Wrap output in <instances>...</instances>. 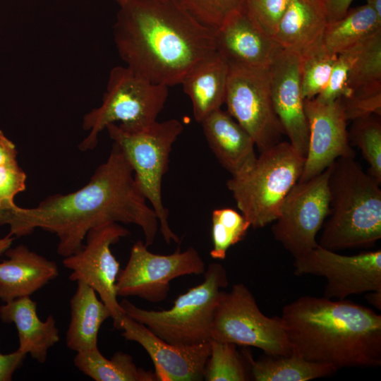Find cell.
Returning a JSON list of instances; mask_svg holds the SVG:
<instances>
[{"label":"cell","instance_id":"6da1fadb","mask_svg":"<svg viewBox=\"0 0 381 381\" xmlns=\"http://www.w3.org/2000/svg\"><path fill=\"white\" fill-rule=\"evenodd\" d=\"M146 201L123 150L113 143L107 161L83 188L50 195L35 207L16 205L1 211L0 225H9V234L17 237L30 234L36 228L54 233L59 238L57 253L64 258L82 249L90 229L111 222L140 226L148 247L155 241L159 223Z\"/></svg>","mask_w":381,"mask_h":381},{"label":"cell","instance_id":"7a4b0ae2","mask_svg":"<svg viewBox=\"0 0 381 381\" xmlns=\"http://www.w3.org/2000/svg\"><path fill=\"white\" fill-rule=\"evenodd\" d=\"M215 32L175 0L126 3L113 27L116 49L126 66L167 87L181 84L197 64L217 52Z\"/></svg>","mask_w":381,"mask_h":381},{"label":"cell","instance_id":"3957f363","mask_svg":"<svg viewBox=\"0 0 381 381\" xmlns=\"http://www.w3.org/2000/svg\"><path fill=\"white\" fill-rule=\"evenodd\" d=\"M292 353L343 368L381 365V315L349 300L303 296L280 316Z\"/></svg>","mask_w":381,"mask_h":381},{"label":"cell","instance_id":"277c9868","mask_svg":"<svg viewBox=\"0 0 381 381\" xmlns=\"http://www.w3.org/2000/svg\"><path fill=\"white\" fill-rule=\"evenodd\" d=\"M380 185L355 157H339L329 166V207L320 247L337 251L371 246L380 239Z\"/></svg>","mask_w":381,"mask_h":381},{"label":"cell","instance_id":"5b68a950","mask_svg":"<svg viewBox=\"0 0 381 381\" xmlns=\"http://www.w3.org/2000/svg\"><path fill=\"white\" fill-rule=\"evenodd\" d=\"M204 281L179 296L168 310H145L126 299L120 305L125 315L145 325L170 344L188 346L208 342L217 307L229 281L225 268L211 263Z\"/></svg>","mask_w":381,"mask_h":381},{"label":"cell","instance_id":"8992f818","mask_svg":"<svg viewBox=\"0 0 381 381\" xmlns=\"http://www.w3.org/2000/svg\"><path fill=\"white\" fill-rule=\"evenodd\" d=\"M260 153L248 171L231 176L226 183L241 213L254 229L276 220L284 198L302 174L305 162L286 141Z\"/></svg>","mask_w":381,"mask_h":381},{"label":"cell","instance_id":"52a82bcc","mask_svg":"<svg viewBox=\"0 0 381 381\" xmlns=\"http://www.w3.org/2000/svg\"><path fill=\"white\" fill-rule=\"evenodd\" d=\"M169 95V87L154 84L127 66L109 72L106 91L99 107L83 118L88 135L79 144L82 151L94 149L98 135L109 123L129 132L145 129L155 123Z\"/></svg>","mask_w":381,"mask_h":381},{"label":"cell","instance_id":"ba28073f","mask_svg":"<svg viewBox=\"0 0 381 381\" xmlns=\"http://www.w3.org/2000/svg\"><path fill=\"white\" fill-rule=\"evenodd\" d=\"M105 128L130 163L139 189L157 216L164 241L167 243H179L180 238L170 228L169 211L163 204L162 182L169 169L172 146L183 131V124L178 119H171L157 121L148 128L135 132L124 131L116 123H109Z\"/></svg>","mask_w":381,"mask_h":381},{"label":"cell","instance_id":"9c48e42d","mask_svg":"<svg viewBox=\"0 0 381 381\" xmlns=\"http://www.w3.org/2000/svg\"><path fill=\"white\" fill-rule=\"evenodd\" d=\"M212 339L256 347L267 356L292 353L280 317L264 315L242 283L234 284L229 292L223 291L214 316Z\"/></svg>","mask_w":381,"mask_h":381},{"label":"cell","instance_id":"30bf717a","mask_svg":"<svg viewBox=\"0 0 381 381\" xmlns=\"http://www.w3.org/2000/svg\"><path fill=\"white\" fill-rule=\"evenodd\" d=\"M224 103L260 152L279 143L285 134L272 103L270 67L229 63Z\"/></svg>","mask_w":381,"mask_h":381},{"label":"cell","instance_id":"8fae6325","mask_svg":"<svg viewBox=\"0 0 381 381\" xmlns=\"http://www.w3.org/2000/svg\"><path fill=\"white\" fill-rule=\"evenodd\" d=\"M329 167L320 174L298 181L284 198L272 231L294 258L318 247L316 236L329 213Z\"/></svg>","mask_w":381,"mask_h":381},{"label":"cell","instance_id":"7c38bea8","mask_svg":"<svg viewBox=\"0 0 381 381\" xmlns=\"http://www.w3.org/2000/svg\"><path fill=\"white\" fill-rule=\"evenodd\" d=\"M205 264L198 250L189 247L170 255H159L148 250L142 241L131 248L128 262L116 279L119 296H138L152 303L166 299L170 282L188 274H200Z\"/></svg>","mask_w":381,"mask_h":381},{"label":"cell","instance_id":"4fadbf2b","mask_svg":"<svg viewBox=\"0 0 381 381\" xmlns=\"http://www.w3.org/2000/svg\"><path fill=\"white\" fill-rule=\"evenodd\" d=\"M294 274L326 279L324 297L344 300L352 295L381 291V250L341 255L318 246L294 258Z\"/></svg>","mask_w":381,"mask_h":381},{"label":"cell","instance_id":"5bb4252c","mask_svg":"<svg viewBox=\"0 0 381 381\" xmlns=\"http://www.w3.org/2000/svg\"><path fill=\"white\" fill-rule=\"evenodd\" d=\"M130 231L117 222L108 223L89 231L85 244L78 253L65 257L64 267L71 270L69 279L83 282L92 287L109 308L114 327L119 329L125 314L117 300L116 282L120 265L111 250V246Z\"/></svg>","mask_w":381,"mask_h":381},{"label":"cell","instance_id":"9a60e30c","mask_svg":"<svg viewBox=\"0 0 381 381\" xmlns=\"http://www.w3.org/2000/svg\"><path fill=\"white\" fill-rule=\"evenodd\" d=\"M304 110L309 140L300 182L320 174L339 157H355L341 98L329 102L304 99Z\"/></svg>","mask_w":381,"mask_h":381},{"label":"cell","instance_id":"2e32d148","mask_svg":"<svg viewBox=\"0 0 381 381\" xmlns=\"http://www.w3.org/2000/svg\"><path fill=\"white\" fill-rule=\"evenodd\" d=\"M119 329L127 340L140 344L155 365L157 381H200L210 354V342L181 346L162 339L145 325L123 315Z\"/></svg>","mask_w":381,"mask_h":381},{"label":"cell","instance_id":"e0dca14e","mask_svg":"<svg viewBox=\"0 0 381 381\" xmlns=\"http://www.w3.org/2000/svg\"><path fill=\"white\" fill-rule=\"evenodd\" d=\"M274 109L291 146L306 157L309 128L304 110L300 75V58L282 49L270 66Z\"/></svg>","mask_w":381,"mask_h":381},{"label":"cell","instance_id":"ac0fdd59","mask_svg":"<svg viewBox=\"0 0 381 381\" xmlns=\"http://www.w3.org/2000/svg\"><path fill=\"white\" fill-rule=\"evenodd\" d=\"M216 49L231 64L269 68L283 49L253 20L245 8L234 13L215 32Z\"/></svg>","mask_w":381,"mask_h":381},{"label":"cell","instance_id":"d6986e66","mask_svg":"<svg viewBox=\"0 0 381 381\" xmlns=\"http://www.w3.org/2000/svg\"><path fill=\"white\" fill-rule=\"evenodd\" d=\"M200 123L212 153L232 176L253 167L257 159L254 140L228 111L215 110Z\"/></svg>","mask_w":381,"mask_h":381},{"label":"cell","instance_id":"ffe728a7","mask_svg":"<svg viewBox=\"0 0 381 381\" xmlns=\"http://www.w3.org/2000/svg\"><path fill=\"white\" fill-rule=\"evenodd\" d=\"M0 262V300L4 303L30 296L59 275L54 261L19 245L5 251Z\"/></svg>","mask_w":381,"mask_h":381},{"label":"cell","instance_id":"44dd1931","mask_svg":"<svg viewBox=\"0 0 381 381\" xmlns=\"http://www.w3.org/2000/svg\"><path fill=\"white\" fill-rule=\"evenodd\" d=\"M3 322L15 324L19 350L40 363L47 358L49 349L60 340L56 320L52 315L42 321L37 313V303L30 296L16 298L0 306Z\"/></svg>","mask_w":381,"mask_h":381},{"label":"cell","instance_id":"7402d4cb","mask_svg":"<svg viewBox=\"0 0 381 381\" xmlns=\"http://www.w3.org/2000/svg\"><path fill=\"white\" fill-rule=\"evenodd\" d=\"M327 23L320 0H290L273 38L283 49L301 56L322 43Z\"/></svg>","mask_w":381,"mask_h":381},{"label":"cell","instance_id":"603a6c76","mask_svg":"<svg viewBox=\"0 0 381 381\" xmlns=\"http://www.w3.org/2000/svg\"><path fill=\"white\" fill-rule=\"evenodd\" d=\"M229 63L218 52L197 64L181 84L192 102L195 121L221 109L225 102Z\"/></svg>","mask_w":381,"mask_h":381},{"label":"cell","instance_id":"cb8c5ba5","mask_svg":"<svg viewBox=\"0 0 381 381\" xmlns=\"http://www.w3.org/2000/svg\"><path fill=\"white\" fill-rule=\"evenodd\" d=\"M70 307L71 318L66 337L67 347L76 353L97 349L99 330L102 324L111 318L110 310L97 298L96 291L83 282H77Z\"/></svg>","mask_w":381,"mask_h":381},{"label":"cell","instance_id":"d4e9b609","mask_svg":"<svg viewBox=\"0 0 381 381\" xmlns=\"http://www.w3.org/2000/svg\"><path fill=\"white\" fill-rule=\"evenodd\" d=\"M243 356L255 381H308L331 375L337 371L330 365L309 361L294 353L255 360L248 351L244 350Z\"/></svg>","mask_w":381,"mask_h":381},{"label":"cell","instance_id":"484cf974","mask_svg":"<svg viewBox=\"0 0 381 381\" xmlns=\"http://www.w3.org/2000/svg\"><path fill=\"white\" fill-rule=\"evenodd\" d=\"M381 30V18L368 5L351 9L327 23L322 43L329 53L339 54Z\"/></svg>","mask_w":381,"mask_h":381},{"label":"cell","instance_id":"4316f807","mask_svg":"<svg viewBox=\"0 0 381 381\" xmlns=\"http://www.w3.org/2000/svg\"><path fill=\"white\" fill-rule=\"evenodd\" d=\"M75 367L95 381H157L155 372L138 368L133 358L117 351L111 359L105 358L99 348L77 352Z\"/></svg>","mask_w":381,"mask_h":381},{"label":"cell","instance_id":"83f0119b","mask_svg":"<svg viewBox=\"0 0 381 381\" xmlns=\"http://www.w3.org/2000/svg\"><path fill=\"white\" fill-rule=\"evenodd\" d=\"M250 222L241 214L230 207L217 208L212 213L213 259L224 260L229 248L242 241L246 236Z\"/></svg>","mask_w":381,"mask_h":381},{"label":"cell","instance_id":"f1b7e54d","mask_svg":"<svg viewBox=\"0 0 381 381\" xmlns=\"http://www.w3.org/2000/svg\"><path fill=\"white\" fill-rule=\"evenodd\" d=\"M299 58L303 97L313 99L327 86L337 54L327 52L321 43Z\"/></svg>","mask_w":381,"mask_h":381},{"label":"cell","instance_id":"f546056e","mask_svg":"<svg viewBox=\"0 0 381 381\" xmlns=\"http://www.w3.org/2000/svg\"><path fill=\"white\" fill-rule=\"evenodd\" d=\"M348 136L368 163L370 174L381 183L380 116L371 114L353 120Z\"/></svg>","mask_w":381,"mask_h":381},{"label":"cell","instance_id":"4dcf8cb0","mask_svg":"<svg viewBox=\"0 0 381 381\" xmlns=\"http://www.w3.org/2000/svg\"><path fill=\"white\" fill-rule=\"evenodd\" d=\"M210 354L207 361L206 381H246L250 377L241 356L234 344L211 339Z\"/></svg>","mask_w":381,"mask_h":381},{"label":"cell","instance_id":"1f68e13d","mask_svg":"<svg viewBox=\"0 0 381 381\" xmlns=\"http://www.w3.org/2000/svg\"><path fill=\"white\" fill-rule=\"evenodd\" d=\"M377 83H381V30L364 40L349 71L344 97L356 88Z\"/></svg>","mask_w":381,"mask_h":381},{"label":"cell","instance_id":"d6a6232c","mask_svg":"<svg viewBox=\"0 0 381 381\" xmlns=\"http://www.w3.org/2000/svg\"><path fill=\"white\" fill-rule=\"evenodd\" d=\"M197 22L217 30L234 13L241 10L245 0H175Z\"/></svg>","mask_w":381,"mask_h":381},{"label":"cell","instance_id":"836d02e7","mask_svg":"<svg viewBox=\"0 0 381 381\" xmlns=\"http://www.w3.org/2000/svg\"><path fill=\"white\" fill-rule=\"evenodd\" d=\"M341 99L347 121L371 114L380 116L381 83L356 88Z\"/></svg>","mask_w":381,"mask_h":381},{"label":"cell","instance_id":"e575fe53","mask_svg":"<svg viewBox=\"0 0 381 381\" xmlns=\"http://www.w3.org/2000/svg\"><path fill=\"white\" fill-rule=\"evenodd\" d=\"M364 40L337 55L328 83L323 91L315 97L317 100L329 102L346 95L349 73Z\"/></svg>","mask_w":381,"mask_h":381},{"label":"cell","instance_id":"d590c367","mask_svg":"<svg viewBox=\"0 0 381 381\" xmlns=\"http://www.w3.org/2000/svg\"><path fill=\"white\" fill-rule=\"evenodd\" d=\"M290 0H245L243 7L267 35L273 38Z\"/></svg>","mask_w":381,"mask_h":381},{"label":"cell","instance_id":"8d00e7d4","mask_svg":"<svg viewBox=\"0 0 381 381\" xmlns=\"http://www.w3.org/2000/svg\"><path fill=\"white\" fill-rule=\"evenodd\" d=\"M26 179L17 161L0 165V212L16 206L14 197L25 190Z\"/></svg>","mask_w":381,"mask_h":381},{"label":"cell","instance_id":"74e56055","mask_svg":"<svg viewBox=\"0 0 381 381\" xmlns=\"http://www.w3.org/2000/svg\"><path fill=\"white\" fill-rule=\"evenodd\" d=\"M26 355L16 350L8 354L0 353V381L11 380L13 373L23 364Z\"/></svg>","mask_w":381,"mask_h":381},{"label":"cell","instance_id":"f35d334b","mask_svg":"<svg viewBox=\"0 0 381 381\" xmlns=\"http://www.w3.org/2000/svg\"><path fill=\"white\" fill-rule=\"evenodd\" d=\"M326 14L327 22L332 23L342 18L349 11L353 0H320Z\"/></svg>","mask_w":381,"mask_h":381},{"label":"cell","instance_id":"ab89813d","mask_svg":"<svg viewBox=\"0 0 381 381\" xmlns=\"http://www.w3.org/2000/svg\"><path fill=\"white\" fill-rule=\"evenodd\" d=\"M16 145L0 131V165L16 162Z\"/></svg>","mask_w":381,"mask_h":381},{"label":"cell","instance_id":"60d3db41","mask_svg":"<svg viewBox=\"0 0 381 381\" xmlns=\"http://www.w3.org/2000/svg\"><path fill=\"white\" fill-rule=\"evenodd\" d=\"M365 298L369 303L375 306L377 309L381 310V291L367 292Z\"/></svg>","mask_w":381,"mask_h":381},{"label":"cell","instance_id":"b9f144b4","mask_svg":"<svg viewBox=\"0 0 381 381\" xmlns=\"http://www.w3.org/2000/svg\"><path fill=\"white\" fill-rule=\"evenodd\" d=\"M13 239V236L9 234L5 237L0 238V255L10 248Z\"/></svg>","mask_w":381,"mask_h":381},{"label":"cell","instance_id":"7bdbcfd3","mask_svg":"<svg viewBox=\"0 0 381 381\" xmlns=\"http://www.w3.org/2000/svg\"><path fill=\"white\" fill-rule=\"evenodd\" d=\"M366 5L370 7L381 18V0H365Z\"/></svg>","mask_w":381,"mask_h":381},{"label":"cell","instance_id":"ee69618b","mask_svg":"<svg viewBox=\"0 0 381 381\" xmlns=\"http://www.w3.org/2000/svg\"><path fill=\"white\" fill-rule=\"evenodd\" d=\"M116 3L119 4V6H121L126 3H128L129 1H134V0H114Z\"/></svg>","mask_w":381,"mask_h":381}]
</instances>
